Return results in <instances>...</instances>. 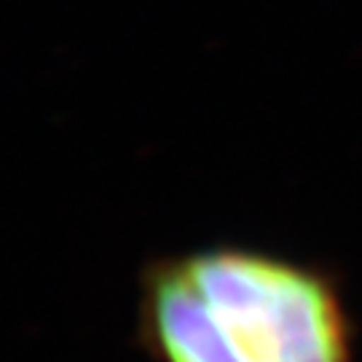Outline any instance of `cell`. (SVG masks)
Masks as SVG:
<instances>
[{"instance_id": "6da1fadb", "label": "cell", "mask_w": 362, "mask_h": 362, "mask_svg": "<svg viewBox=\"0 0 362 362\" xmlns=\"http://www.w3.org/2000/svg\"><path fill=\"white\" fill-rule=\"evenodd\" d=\"M182 266L247 362H354L346 311L322 272L239 247Z\"/></svg>"}, {"instance_id": "7a4b0ae2", "label": "cell", "mask_w": 362, "mask_h": 362, "mask_svg": "<svg viewBox=\"0 0 362 362\" xmlns=\"http://www.w3.org/2000/svg\"><path fill=\"white\" fill-rule=\"evenodd\" d=\"M143 336L161 362H247L180 260L153 266L143 290Z\"/></svg>"}]
</instances>
